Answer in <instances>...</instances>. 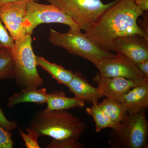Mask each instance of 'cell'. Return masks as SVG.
Listing matches in <instances>:
<instances>
[{"mask_svg": "<svg viewBox=\"0 0 148 148\" xmlns=\"http://www.w3.org/2000/svg\"><path fill=\"white\" fill-rule=\"evenodd\" d=\"M144 13L134 0H116L101 14L85 35L101 49L115 52L116 42L122 37L138 35L148 40L137 23Z\"/></svg>", "mask_w": 148, "mask_h": 148, "instance_id": "obj_1", "label": "cell"}, {"mask_svg": "<svg viewBox=\"0 0 148 148\" xmlns=\"http://www.w3.org/2000/svg\"><path fill=\"white\" fill-rule=\"evenodd\" d=\"M29 127L39 137L53 139H73L79 140L86 129V124L68 110H44L32 117Z\"/></svg>", "mask_w": 148, "mask_h": 148, "instance_id": "obj_2", "label": "cell"}, {"mask_svg": "<svg viewBox=\"0 0 148 148\" xmlns=\"http://www.w3.org/2000/svg\"><path fill=\"white\" fill-rule=\"evenodd\" d=\"M146 109L138 113L127 114L119 127L108 134L112 148H148V122Z\"/></svg>", "mask_w": 148, "mask_h": 148, "instance_id": "obj_3", "label": "cell"}, {"mask_svg": "<svg viewBox=\"0 0 148 148\" xmlns=\"http://www.w3.org/2000/svg\"><path fill=\"white\" fill-rule=\"evenodd\" d=\"M49 40L52 45L63 48L70 54L84 58L94 65L114 55L98 47L81 30L61 33L50 29Z\"/></svg>", "mask_w": 148, "mask_h": 148, "instance_id": "obj_4", "label": "cell"}, {"mask_svg": "<svg viewBox=\"0 0 148 148\" xmlns=\"http://www.w3.org/2000/svg\"><path fill=\"white\" fill-rule=\"evenodd\" d=\"M31 35L27 34L14 41L12 49L16 84L20 87L36 88L43 84L38 72L36 56L33 51Z\"/></svg>", "mask_w": 148, "mask_h": 148, "instance_id": "obj_5", "label": "cell"}, {"mask_svg": "<svg viewBox=\"0 0 148 148\" xmlns=\"http://www.w3.org/2000/svg\"><path fill=\"white\" fill-rule=\"evenodd\" d=\"M71 17L85 32L94 24L106 9L116 0L104 4L101 0H46Z\"/></svg>", "mask_w": 148, "mask_h": 148, "instance_id": "obj_6", "label": "cell"}, {"mask_svg": "<svg viewBox=\"0 0 148 148\" xmlns=\"http://www.w3.org/2000/svg\"><path fill=\"white\" fill-rule=\"evenodd\" d=\"M45 23L65 24L70 27L69 30L71 31L81 30L70 16L56 6L50 4L39 3L35 1L27 3L24 22L27 34L32 36L37 27Z\"/></svg>", "mask_w": 148, "mask_h": 148, "instance_id": "obj_7", "label": "cell"}, {"mask_svg": "<svg viewBox=\"0 0 148 148\" xmlns=\"http://www.w3.org/2000/svg\"><path fill=\"white\" fill-rule=\"evenodd\" d=\"M94 65L105 77L124 78L140 84L148 82V78L140 71L136 63L118 53L112 57L103 58Z\"/></svg>", "mask_w": 148, "mask_h": 148, "instance_id": "obj_8", "label": "cell"}, {"mask_svg": "<svg viewBox=\"0 0 148 148\" xmlns=\"http://www.w3.org/2000/svg\"><path fill=\"white\" fill-rule=\"evenodd\" d=\"M27 4L18 1L0 5V18L14 41L27 34L24 26Z\"/></svg>", "mask_w": 148, "mask_h": 148, "instance_id": "obj_9", "label": "cell"}, {"mask_svg": "<svg viewBox=\"0 0 148 148\" xmlns=\"http://www.w3.org/2000/svg\"><path fill=\"white\" fill-rule=\"evenodd\" d=\"M115 52L136 64L148 59V40L135 35L122 37L115 44Z\"/></svg>", "mask_w": 148, "mask_h": 148, "instance_id": "obj_10", "label": "cell"}, {"mask_svg": "<svg viewBox=\"0 0 148 148\" xmlns=\"http://www.w3.org/2000/svg\"><path fill=\"white\" fill-rule=\"evenodd\" d=\"M92 80L98 85L101 98L106 97L118 102L130 90L140 85L124 78L105 77L99 72L95 74Z\"/></svg>", "mask_w": 148, "mask_h": 148, "instance_id": "obj_11", "label": "cell"}, {"mask_svg": "<svg viewBox=\"0 0 148 148\" xmlns=\"http://www.w3.org/2000/svg\"><path fill=\"white\" fill-rule=\"evenodd\" d=\"M119 103L129 115L137 114L148 108V82L133 88L124 94Z\"/></svg>", "mask_w": 148, "mask_h": 148, "instance_id": "obj_12", "label": "cell"}, {"mask_svg": "<svg viewBox=\"0 0 148 148\" xmlns=\"http://www.w3.org/2000/svg\"><path fill=\"white\" fill-rule=\"evenodd\" d=\"M67 86L75 96L80 100L92 104L101 98L98 88L89 84L80 72L76 71Z\"/></svg>", "mask_w": 148, "mask_h": 148, "instance_id": "obj_13", "label": "cell"}, {"mask_svg": "<svg viewBox=\"0 0 148 148\" xmlns=\"http://www.w3.org/2000/svg\"><path fill=\"white\" fill-rule=\"evenodd\" d=\"M48 93L45 88H24L9 98L7 106L12 108L21 103H32L39 105L47 103Z\"/></svg>", "mask_w": 148, "mask_h": 148, "instance_id": "obj_14", "label": "cell"}, {"mask_svg": "<svg viewBox=\"0 0 148 148\" xmlns=\"http://www.w3.org/2000/svg\"><path fill=\"white\" fill-rule=\"evenodd\" d=\"M84 101L76 97L70 98L66 96V93L62 91H53L48 93L47 101L46 110H69L72 108H82L85 106Z\"/></svg>", "mask_w": 148, "mask_h": 148, "instance_id": "obj_15", "label": "cell"}, {"mask_svg": "<svg viewBox=\"0 0 148 148\" xmlns=\"http://www.w3.org/2000/svg\"><path fill=\"white\" fill-rule=\"evenodd\" d=\"M36 61L37 66L48 72L60 84L67 86L75 75L72 71L64 69L63 66L55 63H51L43 57L36 56Z\"/></svg>", "mask_w": 148, "mask_h": 148, "instance_id": "obj_16", "label": "cell"}, {"mask_svg": "<svg viewBox=\"0 0 148 148\" xmlns=\"http://www.w3.org/2000/svg\"><path fill=\"white\" fill-rule=\"evenodd\" d=\"M98 102L92 103L91 107L86 109V113L92 117L95 124V131L101 132L106 128L116 129L119 127L120 123H117L111 119L98 104Z\"/></svg>", "mask_w": 148, "mask_h": 148, "instance_id": "obj_17", "label": "cell"}, {"mask_svg": "<svg viewBox=\"0 0 148 148\" xmlns=\"http://www.w3.org/2000/svg\"><path fill=\"white\" fill-rule=\"evenodd\" d=\"M12 49L0 47V80L15 78Z\"/></svg>", "mask_w": 148, "mask_h": 148, "instance_id": "obj_18", "label": "cell"}, {"mask_svg": "<svg viewBox=\"0 0 148 148\" xmlns=\"http://www.w3.org/2000/svg\"><path fill=\"white\" fill-rule=\"evenodd\" d=\"M99 106L112 120L117 123H120L128 114L126 109L117 101L106 98L101 103Z\"/></svg>", "mask_w": 148, "mask_h": 148, "instance_id": "obj_19", "label": "cell"}, {"mask_svg": "<svg viewBox=\"0 0 148 148\" xmlns=\"http://www.w3.org/2000/svg\"><path fill=\"white\" fill-rule=\"evenodd\" d=\"M84 145L78 140L73 139H53L47 146V148H84Z\"/></svg>", "mask_w": 148, "mask_h": 148, "instance_id": "obj_20", "label": "cell"}, {"mask_svg": "<svg viewBox=\"0 0 148 148\" xmlns=\"http://www.w3.org/2000/svg\"><path fill=\"white\" fill-rule=\"evenodd\" d=\"M27 133L19 130V134L24 141L25 146L27 148H40V146L38 142V135L36 132L29 127L25 129Z\"/></svg>", "mask_w": 148, "mask_h": 148, "instance_id": "obj_21", "label": "cell"}, {"mask_svg": "<svg viewBox=\"0 0 148 148\" xmlns=\"http://www.w3.org/2000/svg\"><path fill=\"white\" fill-rule=\"evenodd\" d=\"M14 40L0 18V47L13 48Z\"/></svg>", "mask_w": 148, "mask_h": 148, "instance_id": "obj_22", "label": "cell"}, {"mask_svg": "<svg viewBox=\"0 0 148 148\" xmlns=\"http://www.w3.org/2000/svg\"><path fill=\"white\" fill-rule=\"evenodd\" d=\"M13 134L0 125V148H12L14 145Z\"/></svg>", "mask_w": 148, "mask_h": 148, "instance_id": "obj_23", "label": "cell"}, {"mask_svg": "<svg viewBox=\"0 0 148 148\" xmlns=\"http://www.w3.org/2000/svg\"><path fill=\"white\" fill-rule=\"evenodd\" d=\"M0 125L8 131H12L16 128V121H10L6 118L1 109L0 108Z\"/></svg>", "mask_w": 148, "mask_h": 148, "instance_id": "obj_24", "label": "cell"}, {"mask_svg": "<svg viewBox=\"0 0 148 148\" xmlns=\"http://www.w3.org/2000/svg\"><path fill=\"white\" fill-rule=\"evenodd\" d=\"M138 68L147 78H148V59L137 64Z\"/></svg>", "mask_w": 148, "mask_h": 148, "instance_id": "obj_25", "label": "cell"}, {"mask_svg": "<svg viewBox=\"0 0 148 148\" xmlns=\"http://www.w3.org/2000/svg\"><path fill=\"white\" fill-rule=\"evenodd\" d=\"M148 12L144 14V19L140 21V27L146 36H148Z\"/></svg>", "mask_w": 148, "mask_h": 148, "instance_id": "obj_26", "label": "cell"}, {"mask_svg": "<svg viewBox=\"0 0 148 148\" xmlns=\"http://www.w3.org/2000/svg\"><path fill=\"white\" fill-rule=\"evenodd\" d=\"M134 1L143 11H147L148 10V0H134Z\"/></svg>", "mask_w": 148, "mask_h": 148, "instance_id": "obj_27", "label": "cell"}, {"mask_svg": "<svg viewBox=\"0 0 148 148\" xmlns=\"http://www.w3.org/2000/svg\"><path fill=\"white\" fill-rule=\"evenodd\" d=\"M39 0H0V5L5 3L11 2L18 1H24L28 3L31 1L38 2Z\"/></svg>", "mask_w": 148, "mask_h": 148, "instance_id": "obj_28", "label": "cell"}]
</instances>
